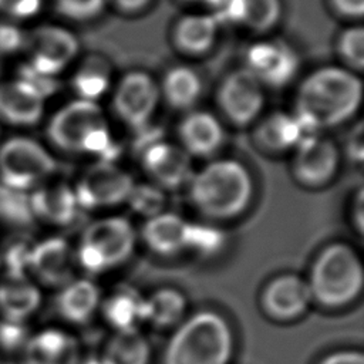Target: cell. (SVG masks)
Listing matches in <instances>:
<instances>
[{"label":"cell","instance_id":"obj_1","mask_svg":"<svg viewBox=\"0 0 364 364\" xmlns=\"http://www.w3.org/2000/svg\"><path fill=\"white\" fill-rule=\"evenodd\" d=\"M363 85L357 75L338 67L311 73L300 85L296 119L304 136L347 121L360 107Z\"/></svg>","mask_w":364,"mask_h":364},{"label":"cell","instance_id":"obj_2","mask_svg":"<svg viewBox=\"0 0 364 364\" xmlns=\"http://www.w3.org/2000/svg\"><path fill=\"white\" fill-rule=\"evenodd\" d=\"M189 199L209 219H232L240 215L253 196V181L247 168L235 159L209 162L192 175Z\"/></svg>","mask_w":364,"mask_h":364},{"label":"cell","instance_id":"obj_3","mask_svg":"<svg viewBox=\"0 0 364 364\" xmlns=\"http://www.w3.org/2000/svg\"><path fill=\"white\" fill-rule=\"evenodd\" d=\"M235 336L228 320L213 310H199L182 320L164 351V364H229Z\"/></svg>","mask_w":364,"mask_h":364},{"label":"cell","instance_id":"obj_4","mask_svg":"<svg viewBox=\"0 0 364 364\" xmlns=\"http://www.w3.org/2000/svg\"><path fill=\"white\" fill-rule=\"evenodd\" d=\"M47 136L61 151L92 154L105 162H114L119 152L98 104L81 98L50 118Z\"/></svg>","mask_w":364,"mask_h":364},{"label":"cell","instance_id":"obj_5","mask_svg":"<svg viewBox=\"0 0 364 364\" xmlns=\"http://www.w3.org/2000/svg\"><path fill=\"white\" fill-rule=\"evenodd\" d=\"M309 287L313 300L326 307H341L363 290L364 267L358 253L346 243L327 246L314 260Z\"/></svg>","mask_w":364,"mask_h":364},{"label":"cell","instance_id":"obj_6","mask_svg":"<svg viewBox=\"0 0 364 364\" xmlns=\"http://www.w3.org/2000/svg\"><path fill=\"white\" fill-rule=\"evenodd\" d=\"M136 233L131 222L121 216L94 220L82 233L75 262L90 274L108 272L125 263L134 253Z\"/></svg>","mask_w":364,"mask_h":364},{"label":"cell","instance_id":"obj_7","mask_svg":"<svg viewBox=\"0 0 364 364\" xmlns=\"http://www.w3.org/2000/svg\"><path fill=\"white\" fill-rule=\"evenodd\" d=\"M55 159L36 139L11 136L0 145V182L14 192L33 191L55 171Z\"/></svg>","mask_w":364,"mask_h":364},{"label":"cell","instance_id":"obj_8","mask_svg":"<svg viewBox=\"0 0 364 364\" xmlns=\"http://www.w3.org/2000/svg\"><path fill=\"white\" fill-rule=\"evenodd\" d=\"M23 50L27 53L28 70L54 78L75 58L78 40L67 28L46 24L26 34Z\"/></svg>","mask_w":364,"mask_h":364},{"label":"cell","instance_id":"obj_9","mask_svg":"<svg viewBox=\"0 0 364 364\" xmlns=\"http://www.w3.org/2000/svg\"><path fill=\"white\" fill-rule=\"evenodd\" d=\"M132 176L114 162L98 161L74 186L80 209L112 208L127 202L134 186Z\"/></svg>","mask_w":364,"mask_h":364},{"label":"cell","instance_id":"obj_10","mask_svg":"<svg viewBox=\"0 0 364 364\" xmlns=\"http://www.w3.org/2000/svg\"><path fill=\"white\" fill-rule=\"evenodd\" d=\"M264 102L262 84L246 68L230 73L219 85L218 104L226 118L245 127L260 114Z\"/></svg>","mask_w":364,"mask_h":364},{"label":"cell","instance_id":"obj_11","mask_svg":"<svg viewBox=\"0 0 364 364\" xmlns=\"http://www.w3.org/2000/svg\"><path fill=\"white\" fill-rule=\"evenodd\" d=\"M159 100V88L154 78L144 71H131L117 85L114 109L131 128L148 125Z\"/></svg>","mask_w":364,"mask_h":364},{"label":"cell","instance_id":"obj_12","mask_svg":"<svg viewBox=\"0 0 364 364\" xmlns=\"http://www.w3.org/2000/svg\"><path fill=\"white\" fill-rule=\"evenodd\" d=\"M246 65V70H249L260 84L280 88L294 78L299 68V58L286 43L269 40L259 41L249 47Z\"/></svg>","mask_w":364,"mask_h":364},{"label":"cell","instance_id":"obj_13","mask_svg":"<svg viewBox=\"0 0 364 364\" xmlns=\"http://www.w3.org/2000/svg\"><path fill=\"white\" fill-rule=\"evenodd\" d=\"M294 148L293 172L301 183L321 186L336 175L340 155L337 146L328 138L318 134L306 135Z\"/></svg>","mask_w":364,"mask_h":364},{"label":"cell","instance_id":"obj_14","mask_svg":"<svg viewBox=\"0 0 364 364\" xmlns=\"http://www.w3.org/2000/svg\"><path fill=\"white\" fill-rule=\"evenodd\" d=\"M141 161L145 172L162 189H176L188 183L193 175L191 155L162 139L141 151Z\"/></svg>","mask_w":364,"mask_h":364},{"label":"cell","instance_id":"obj_15","mask_svg":"<svg viewBox=\"0 0 364 364\" xmlns=\"http://www.w3.org/2000/svg\"><path fill=\"white\" fill-rule=\"evenodd\" d=\"M75 264L74 249L64 237L50 236L31 245L28 273L44 284L61 287L73 279Z\"/></svg>","mask_w":364,"mask_h":364},{"label":"cell","instance_id":"obj_16","mask_svg":"<svg viewBox=\"0 0 364 364\" xmlns=\"http://www.w3.org/2000/svg\"><path fill=\"white\" fill-rule=\"evenodd\" d=\"M46 95L24 78L0 82V119L16 125L37 124L44 114Z\"/></svg>","mask_w":364,"mask_h":364},{"label":"cell","instance_id":"obj_17","mask_svg":"<svg viewBox=\"0 0 364 364\" xmlns=\"http://www.w3.org/2000/svg\"><path fill=\"white\" fill-rule=\"evenodd\" d=\"M313 300L309 283L297 274H280L263 290L264 311L277 320H291L303 314Z\"/></svg>","mask_w":364,"mask_h":364},{"label":"cell","instance_id":"obj_18","mask_svg":"<svg viewBox=\"0 0 364 364\" xmlns=\"http://www.w3.org/2000/svg\"><path fill=\"white\" fill-rule=\"evenodd\" d=\"M78 340L55 327L40 330L30 336L23 347L21 364H78Z\"/></svg>","mask_w":364,"mask_h":364},{"label":"cell","instance_id":"obj_19","mask_svg":"<svg viewBox=\"0 0 364 364\" xmlns=\"http://www.w3.org/2000/svg\"><path fill=\"white\" fill-rule=\"evenodd\" d=\"M33 218L51 225H68L78 215L80 206L74 188L65 183L40 185L28 195Z\"/></svg>","mask_w":364,"mask_h":364},{"label":"cell","instance_id":"obj_20","mask_svg":"<svg viewBox=\"0 0 364 364\" xmlns=\"http://www.w3.org/2000/svg\"><path fill=\"white\" fill-rule=\"evenodd\" d=\"M213 16L216 21H229L253 31L264 33L276 26L282 14L280 0H222Z\"/></svg>","mask_w":364,"mask_h":364},{"label":"cell","instance_id":"obj_21","mask_svg":"<svg viewBox=\"0 0 364 364\" xmlns=\"http://www.w3.org/2000/svg\"><path fill=\"white\" fill-rule=\"evenodd\" d=\"M179 138L182 148L195 156L213 155L225 139L220 122L206 111H193L188 114L179 124Z\"/></svg>","mask_w":364,"mask_h":364},{"label":"cell","instance_id":"obj_22","mask_svg":"<svg viewBox=\"0 0 364 364\" xmlns=\"http://www.w3.org/2000/svg\"><path fill=\"white\" fill-rule=\"evenodd\" d=\"M101 290L90 279H71L61 286L55 307L60 316L71 323H87L101 306Z\"/></svg>","mask_w":364,"mask_h":364},{"label":"cell","instance_id":"obj_23","mask_svg":"<svg viewBox=\"0 0 364 364\" xmlns=\"http://www.w3.org/2000/svg\"><path fill=\"white\" fill-rule=\"evenodd\" d=\"M100 310L114 331L139 330L145 318V296L132 286H118L101 300Z\"/></svg>","mask_w":364,"mask_h":364},{"label":"cell","instance_id":"obj_24","mask_svg":"<svg viewBox=\"0 0 364 364\" xmlns=\"http://www.w3.org/2000/svg\"><path fill=\"white\" fill-rule=\"evenodd\" d=\"M189 222L173 212H161L148 218L142 228L146 246L162 256H172L186 250Z\"/></svg>","mask_w":364,"mask_h":364},{"label":"cell","instance_id":"obj_25","mask_svg":"<svg viewBox=\"0 0 364 364\" xmlns=\"http://www.w3.org/2000/svg\"><path fill=\"white\" fill-rule=\"evenodd\" d=\"M40 304L41 291L28 277H7L0 283L1 318L26 323Z\"/></svg>","mask_w":364,"mask_h":364},{"label":"cell","instance_id":"obj_26","mask_svg":"<svg viewBox=\"0 0 364 364\" xmlns=\"http://www.w3.org/2000/svg\"><path fill=\"white\" fill-rule=\"evenodd\" d=\"M218 21L210 14H188L173 28L175 46L191 55L206 53L215 43Z\"/></svg>","mask_w":364,"mask_h":364},{"label":"cell","instance_id":"obj_27","mask_svg":"<svg viewBox=\"0 0 364 364\" xmlns=\"http://www.w3.org/2000/svg\"><path fill=\"white\" fill-rule=\"evenodd\" d=\"M303 136L304 132L296 117L280 111L267 115L255 131L257 144L273 152L294 148Z\"/></svg>","mask_w":364,"mask_h":364},{"label":"cell","instance_id":"obj_28","mask_svg":"<svg viewBox=\"0 0 364 364\" xmlns=\"http://www.w3.org/2000/svg\"><path fill=\"white\" fill-rule=\"evenodd\" d=\"M100 357L104 364H149L151 344L139 330L114 331Z\"/></svg>","mask_w":364,"mask_h":364},{"label":"cell","instance_id":"obj_29","mask_svg":"<svg viewBox=\"0 0 364 364\" xmlns=\"http://www.w3.org/2000/svg\"><path fill=\"white\" fill-rule=\"evenodd\" d=\"M186 311V297L173 287H161L145 297V318L155 327L166 328L182 321Z\"/></svg>","mask_w":364,"mask_h":364},{"label":"cell","instance_id":"obj_30","mask_svg":"<svg viewBox=\"0 0 364 364\" xmlns=\"http://www.w3.org/2000/svg\"><path fill=\"white\" fill-rule=\"evenodd\" d=\"M162 94L171 107L188 109L198 102L202 94L200 78L189 67H173L162 80Z\"/></svg>","mask_w":364,"mask_h":364},{"label":"cell","instance_id":"obj_31","mask_svg":"<svg viewBox=\"0 0 364 364\" xmlns=\"http://www.w3.org/2000/svg\"><path fill=\"white\" fill-rule=\"evenodd\" d=\"M111 68L100 55L87 57L73 77V87L81 100L94 101L109 87Z\"/></svg>","mask_w":364,"mask_h":364},{"label":"cell","instance_id":"obj_32","mask_svg":"<svg viewBox=\"0 0 364 364\" xmlns=\"http://www.w3.org/2000/svg\"><path fill=\"white\" fill-rule=\"evenodd\" d=\"M225 233L208 223H192L189 222L186 235V249L193 253L208 257L213 256L225 246Z\"/></svg>","mask_w":364,"mask_h":364},{"label":"cell","instance_id":"obj_33","mask_svg":"<svg viewBox=\"0 0 364 364\" xmlns=\"http://www.w3.org/2000/svg\"><path fill=\"white\" fill-rule=\"evenodd\" d=\"M166 198L164 189L155 183H134L127 203L131 209L145 218L164 212Z\"/></svg>","mask_w":364,"mask_h":364},{"label":"cell","instance_id":"obj_34","mask_svg":"<svg viewBox=\"0 0 364 364\" xmlns=\"http://www.w3.org/2000/svg\"><path fill=\"white\" fill-rule=\"evenodd\" d=\"M340 57L354 70L364 67V31L361 27H350L344 30L337 43Z\"/></svg>","mask_w":364,"mask_h":364},{"label":"cell","instance_id":"obj_35","mask_svg":"<svg viewBox=\"0 0 364 364\" xmlns=\"http://www.w3.org/2000/svg\"><path fill=\"white\" fill-rule=\"evenodd\" d=\"M105 0H55L60 14L71 20H90L101 13Z\"/></svg>","mask_w":364,"mask_h":364},{"label":"cell","instance_id":"obj_36","mask_svg":"<svg viewBox=\"0 0 364 364\" xmlns=\"http://www.w3.org/2000/svg\"><path fill=\"white\" fill-rule=\"evenodd\" d=\"M31 245L26 242H16L10 245L4 253V266L7 277H27L30 266Z\"/></svg>","mask_w":364,"mask_h":364},{"label":"cell","instance_id":"obj_37","mask_svg":"<svg viewBox=\"0 0 364 364\" xmlns=\"http://www.w3.org/2000/svg\"><path fill=\"white\" fill-rule=\"evenodd\" d=\"M26 323L20 321H10V320H0V347L4 350L13 351L17 348H23L27 338Z\"/></svg>","mask_w":364,"mask_h":364},{"label":"cell","instance_id":"obj_38","mask_svg":"<svg viewBox=\"0 0 364 364\" xmlns=\"http://www.w3.org/2000/svg\"><path fill=\"white\" fill-rule=\"evenodd\" d=\"M43 6V0H0V14L10 20H27L34 17Z\"/></svg>","mask_w":364,"mask_h":364},{"label":"cell","instance_id":"obj_39","mask_svg":"<svg viewBox=\"0 0 364 364\" xmlns=\"http://www.w3.org/2000/svg\"><path fill=\"white\" fill-rule=\"evenodd\" d=\"M26 34L13 23H0V54H14L23 50Z\"/></svg>","mask_w":364,"mask_h":364},{"label":"cell","instance_id":"obj_40","mask_svg":"<svg viewBox=\"0 0 364 364\" xmlns=\"http://www.w3.org/2000/svg\"><path fill=\"white\" fill-rule=\"evenodd\" d=\"M347 154L348 156L355 161L361 162L364 155V135H363V125L358 124L347 139Z\"/></svg>","mask_w":364,"mask_h":364},{"label":"cell","instance_id":"obj_41","mask_svg":"<svg viewBox=\"0 0 364 364\" xmlns=\"http://www.w3.org/2000/svg\"><path fill=\"white\" fill-rule=\"evenodd\" d=\"M318 364H364V355L360 351L344 350L328 354Z\"/></svg>","mask_w":364,"mask_h":364},{"label":"cell","instance_id":"obj_42","mask_svg":"<svg viewBox=\"0 0 364 364\" xmlns=\"http://www.w3.org/2000/svg\"><path fill=\"white\" fill-rule=\"evenodd\" d=\"M333 9L346 17H361L364 14V0H330Z\"/></svg>","mask_w":364,"mask_h":364},{"label":"cell","instance_id":"obj_43","mask_svg":"<svg viewBox=\"0 0 364 364\" xmlns=\"http://www.w3.org/2000/svg\"><path fill=\"white\" fill-rule=\"evenodd\" d=\"M364 195H363V189L360 188L357 195H355V200L353 203V219H354V225L357 228V232H363V225H364V203H363Z\"/></svg>","mask_w":364,"mask_h":364},{"label":"cell","instance_id":"obj_44","mask_svg":"<svg viewBox=\"0 0 364 364\" xmlns=\"http://www.w3.org/2000/svg\"><path fill=\"white\" fill-rule=\"evenodd\" d=\"M121 11L124 13H138L141 10H144L151 0H111Z\"/></svg>","mask_w":364,"mask_h":364},{"label":"cell","instance_id":"obj_45","mask_svg":"<svg viewBox=\"0 0 364 364\" xmlns=\"http://www.w3.org/2000/svg\"><path fill=\"white\" fill-rule=\"evenodd\" d=\"M185 1H189V3H199V4H208V6H212V7H216L222 0H185Z\"/></svg>","mask_w":364,"mask_h":364},{"label":"cell","instance_id":"obj_46","mask_svg":"<svg viewBox=\"0 0 364 364\" xmlns=\"http://www.w3.org/2000/svg\"><path fill=\"white\" fill-rule=\"evenodd\" d=\"M78 364H104V363H102L101 357H88V358L80 361Z\"/></svg>","mask_w":364,"mask_h":364}]
</instances>
